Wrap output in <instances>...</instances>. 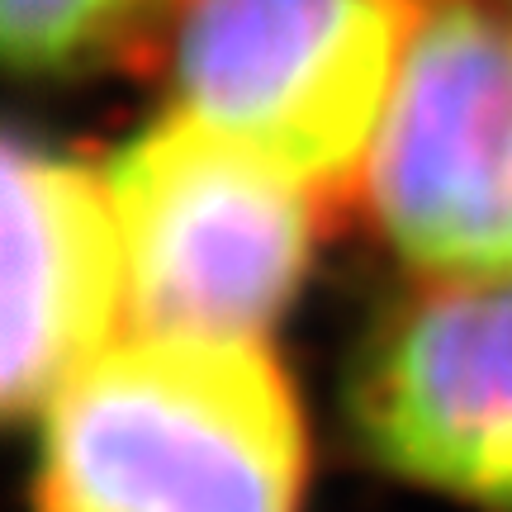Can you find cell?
Here are the masks:
<instances>
[{
	"label": "cell",
	"instance_id": "3",
	"mask_svg": "<svg viewBox=\"0 0 512 512\" xmlns=\"http://www.w3.org/2000/svg\"><path fill=\"white\" fill-rule=\"evenodd\" d=\"M408 0H190L185 110L294 181H337L380 128L408 53Z\"/></svg>",
	"mask_w": 512,
	"mask_h": 512
},
{
	"label": "cell",
	"instance_id": "6",
	"mask_svg": "<svg viewBox=\"0 0 512 512\" xmlns=\"http://www.w3.org/2000/svg\"><path fill=\"white\" fill-rule=\"evenodd\" d=\"M128 290L110 185L53 147H5V408H48L91 366Z\"/></svg>",
	"mask_w": 512,
	"mask_h": 512
},
{
	"label": "cell",
	"instance_id": "7",
	"mask_svg": "<svg viewBox=\"0 0 512 512\" xmlns=\"http://www.w3.org/2000/svg\"><path fill=\"white\" fill-rule=\"evenodd\" d=\"M162 0H0L5 53L19 72L67 76L119 48Z\"/></svg>",
	"mask_w": 512,
	"mask_h": 512
},
{
	"label": "cell",
	"instance_id": "4",
	"mask_svg": "<svg viewBox=\"0 0 512 512\" xmlns=\"http://www.w3.org/2000/svg\"><path fill=\"white\" fill-rule=\"evenodd\" d=\"M389 242L441 275L512 280V34L465 0L427 10L375 128Z\"/></svg>",
	"mask_w": 512,
	"mask_h": 512
},
{
	"label": "cell",
	"instance_id": "5",
	"mask_svg": "<svg viewBox=\"0 0 512 512\" xmlns=\"http://www.w3.org/2000/svg\"><path fill=\"white\" fill-rule=\"evenodd\" d=\"M351 422L389 475L512 512V280L384 318L351 370Z\"/></svg>",
	"mask_w": 512,
	"mask_h": 512
},
{
	"label": "cell",
	"instance_id": "1",
	"mask_svg": "<svg viewBox=\"0 0 512 512\" xmlns=\"http://www.w3.org/2000/svg\"><path fill=\"white\" fill-rule=\"evenodd\" d=\"M290 380L252 337L147 332L43 408L38 512H299Z\"/></svg>",
	"mask_w": 512,
	"mask_h": 512
},
{
	"label": "cell",
	"instance_id": "2",
	"mask_svg": "<svg viewBox=\"0 0 512 512\" xmlns=\"http://www.w3.org/2000/svg\"><path fill=\"white\" fill-rule=\"evenodd\" d=\"M105 185L147 332L256 337L294 304L313 223L285 166L181 110L128 138Z\"/></svg>",
	"mask_w": 512,
	"mask_h": 512
}]
</instances>
